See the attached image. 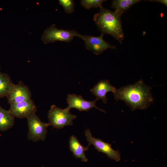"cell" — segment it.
Wrapping results in <instances>:
<instances>
[{
	"label": "cell",
	"instance_id": "cell-4",
	"mask_svg": "<svg viewBox=\"0 0 167 167\" xmlns=\"http://www.w3.org/2000/svg\"><path fill=\"white\" fill-rule=\"evenodd\" d=\"M28 131L27 137L28 140L36 142L44 141L48 132L47 128L49 123L42 122L36 113L30 115L27 118Z\"/></svg>",
	"mask_w": 167,
	"mask_h": 167
},
{
	"label": "cell",
	"instance_id": "cell-13",
	"mask_svg": "<svg viewBox=\"0 0 167 167\" xmlns=\"http://www.w3.org/2000/svg\"><path fill=\"white\" fill-rule=\"evenodd\" d=\"M15 124V117L10 113L0 106V131H6L11 128Z\"/></svg>",
	"mask_w": 167,
	"mask_h": 167
},
{
	"label": "cell",
	"instance_id": "cell-5",
	"mask_svg": "<svg viewBox=\"0 0 167 167\" xmlns=\"http://www.w3.org/2000/svg\"><path fill=\"white\" fill-rule=\"evenodd\" d=\"M79 34L75 30L59 29L55 24H53L44 31L41 40L45 44L56 41L69 42L74 37H77Z\"/></svg>",
	"mask_w": 167,
	"mask_h": 167
},
{
	"label": "cell",
	"instance_id": "cell-18",
	"mask_svg": "<svg viewBox=\"0 0 167 167\" xmlns=\"http://www.w3.org/2000/svg\"><path fill=\"white\" fill-rule=\"evenodd\" d=\"M151 2H159L162 3L166 7L167 6V0H149Z\"/></svg>",
	"mask_w": 167,
	"mask_h": 167
},
{
	"label": "cell",
	"instance_id": "cell-15",
	"mask_svg": "<svg viewBox=\"0 0 167 167\" xmlns=\"http://www.w3.org/2000/svg\"><path fill=\"white\" fill-rule=\"evenodd\" d=\"M141 1L139 0H113L111 6L115 11L122 15L134 4Z\"/></svg>",
	"mask_w": 167,
	"mask_h": 167
},
{
	"label": "cell",
	"instance_id": "cell-17",
	"mask_svg": "<svg viewBox=\"0 0 167 167\" xmlns=\"http://www.w3.org/2000/svg\"><path fill=\"white\" fill-rule=\"evenodd\" d=\"M60 5L67 14H71L74 11L75 3L73 0H59Z\"/></svg>",
	"mask_w": 167,
	"mask_h": 167
},
{
	"label": "cell",
	"instance_id": "cell-7",
	"mask_svg": "<svg viewBox=\"0 0 167 167\" xmlns=\"http://www.w3.org/2000/svg\"><path fill=\"white\" fill-rule=\"evenodd\" d=\"M104 35L101 33L100 36H94L79 33L77 37L84 41L87 49L91 51L96 55H99L108 49H113L116 48L115 46L111 45L104 39Z\"/></svg>",
	"mask_w": 167,
	"mask_h": 167
},
{
	"label": "cell",
	"instance_id": "cell-11",
	"mask_svg": "<svg viewBox=\"0 0 167 167\" xmlns=\"http://www.w3.org/2000/svg\"><path fill=\"white\" fill-rule=\"evenodd\" d=\"M117 89L112 86L108 80H102L100 81L90 91L96 97L97 100H101L104 103H107L108 98L106 94L109 92L114 93Z\"/></svg>",
	"mask_w": 167,
	"mask_h": 167
},
{
	"label": "cell",
	"instance_id": "cell-1",
	"mask_svg": "<svg viewBox=\"0 0 167 167\" xmlns=\"http://www.w3.org/2000/svg\"><path fill=\"white\" fill-rule=\"evenodd\" d=\"M116 101H122L134 111L147 109L154 101L151 88L140 79L133 84L121 87L113 93Z\"/></svg>",
	"mask_w": 167,
	"mask_h": 167
},
{
	"label": "cell",
	"instance_id": "cell-14",
	"mask_svg": "<svg viewBox=\"0 0 167 167\" xmlns=\"http://www.w3.org/2000/svg\"><path fill=\"white\" fill-rule=\"evenodd\" d=\"M15 84L7 74L0 73V98L7 96Z\"/></svg>",
	"mask_w": 167,
	"mask_h": 167
},
{
	"label": "cell",
	"instance_id": "cell-16",
	"mask_svg": "<svg viewBox=\"0 0 167 167\" xmlns=\"http://www.w3.org/2000/svg\"><path fill=\"white\" fill-rule=\"evenodd\" d=\"M106 1L105 0H82L80 3L85 8L89 10L92 7H100L102 6L103 3Z\"/></svg>",
	"mask_w": 167,
	"mask_h": 167
},
{
	"label": "cell",
	"instance_id": "cell-12",
	"mask_svg": "<svg viewBox=\"0 0 167 167\" xmlns=\"http://www.w3.org/2000/svg\"><path fill=\"white\" fill-rule=\"evenodd\" d=\"M69 149L76 158L80 159L84 162H87L88 159L85 152L89 149V146L84 147L79 141L77 138L74 135H71L69 140Z\"/></svg>",
	"mask_w": 167,
	"mask_h": 167
},
{
	"label": "cell",
	"instance_id": "cell-19",
	"mask_svg": "<svg viewBox=\"0 0 167 167\" xmlns=\"http://www.w3.org/2000/svg\"></svg>",
	"mask_w": 167,
	"mask_h": 167
},
{
	"label": "cell",
	"instance_id": "cell-10",
	"mask_svg": "<svg viewBox=\"0 0 167 167\" xmlns=\"http://www.w3.org/2000/svg\"><path fill=\"white\" fill-rule=\"evenodd\" d=\"M31 95L28 88L21 82L15 85L6 96L10 104L19 103L31 99Z\"/></svg>",
	"mask_w": 167,
	"mask_h": 167
},
{
	"label": "cell",
	"instance_id": "cell-6",
	"mask_svg": "<svg viewBox=\"0 0 167 167\" xmlns=\"http://www.w3.org/2000/svg\"><path fill=\"white\" fill-rule=\"evenodd\" d=\"M85 135L86 140L88 142V146L92 145L97 150L106 154L111 159L117 162L120 160L121 154L119 151L114 150L110 144L100 139L93 137L89 129H87L85 131Z\"/></svg>",
	"mask_w": 167,
	"mask_h": 167
},
{
	"label": "cell",
	"instance_id": "cell-2",
	"mask_svg": "<svg viewBox=\"0 0 167 167\" xmlns=\"http://www.w3.org/2000/svg\"><path fill=\"white\" fill-rule=\"evenodd\" d=\"M100 8L99 12L95 14L93 17L95 24L102 33L112 36L122 44L124 38L121 21L122 15L102 6Z\"/></svg>",
	"mask_w": 167,
	"mask_h": 167
},
{
	"label": "cell",
	"instance_id": "cell-3",
	"mask_svg": "<svg viewBox=\"0 0 167 167\" xmlns=\"http://www.w3.org/2000/svg\"><path fill=\"white\" fill-rule=\"evenodd\" d=\"M70 110L67 107L62 109L55 105H51L48 114L49 126L60 129L65 126L73 125V120L77 116L71 113Z\"/></svg>",
	"mask_w": 167,
	"mask_h": 167
},
{
	"label": "cell",
	"instance_id": "cell-8",
	"mask_svg": "<svg viewBox=\"0 0 167 167\" xmlns=\"http://www.w3.org/2000/svg\"><path fill=\"white\" fill-rule=\"evenodd\" d=\"M8 110L14 117L22 119L27 118L33 113H36V108L33 101L30 99L10 104Z\"/></svg>",
	"mask_w": 167,
	"mask_h": 167
},
{
	"label": "cell",
	"instance_id": "cell-9",
	"mask_svg": "<svg viewBox=\"0 0 167 167\" xmlns=\"http://www.w3.org/2000/svg\"><path fill=\"white\" fill-rule=\"evenodd\" d=\"M66 100L68 104L67 108L69 109L74 108L78 109L80 111H88L93 107H95L105 113L104 110L96 106V99L94 101H89L84 100L81 95L68 94L67 95Z\"/></svg>",
	"mask_w": 167,
	"mask_h": 167
}]
</instances>
